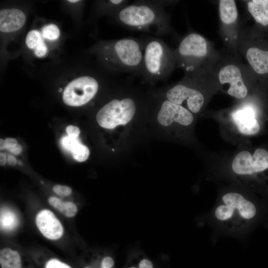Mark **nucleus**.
<instances>
[{
  "mask_svg": "<svg viewBox=\"0 0 268 268\" xmlns=\"http://www.w3.org/2000/svg\"><path fill=\"white\" fill-rule=\"evenodd\" d=\"M101 265L106 268H113L115 266V261L112 257L106 256L102 259Z\"/></svg>",
  "mask_w": 268,
  "mask_h": 268,
  "instance_id": "nucleus-28",
  "label": "nucleus"
},
{
  "mask_svg": "<svg viewBox=\"0 0 268 268\" xmlns=\"http://www.w3.org/2000/svg\"><path fill=\"white\" fill-rule=\"evenodd\" d=\"M25 41L28 48L35 49L44 40L42 35L38 31L33 30L29 31L27 34Z\"/></svg>",
  "mask_w": 268,
  "mask_h": 268,
  "instance_id": "nucleus-21",
  "label": "nucleus"
},
{
  "mask_svg": "<svg viewBox=\"0 0 268 268\" xmlns=\"http://www.w3.org/2000/svg\"><path fill=\"white\" fill-rule=\"evenodd\" d=\"M35 223L41 233L49 240L59 239L64 234L62 224L55 214L48 209H43L37 213Z\"/></svg>",
  "mask_w": 268,
  "mask_h": 268,
  "instance_id": "nucleus-13",
  "label": "nucleus"
},
{
  "mask_svg": "<svg viewBox=\"0 0 268 268\" xmlns=\"http://www.w3.org/2000/svg\"><path fill=\"white\" fill-rule=\"evenodd\" d=\"M48 51L47 47L43 41L39 45H38L34 49V54L38 57H43L45 56Z\"/></svg>",
  "mask_w": 268,
  "mask_h": 268,
  "instance_id": "nucleus-27",
  "label": "nucleus"
},
{
  "mask_svg": "<svg viewBox=\"0 0 268 268\" xmlns=\"http://www.w3.org/2000/svg\"><path fill=\"white\" fill-rule=\"evenodd\" d=\"M9 150L13 154L17 155L22 151V147L19 144H17L15 146L10 148Z\"/></svg>",
  "mask_w": 268,
  "mask_h": 268,
  "instance_id": "nucleus-31",
  "label": "nucleus"
},
{
  "mask_svg": "<svg viewBox=\"0 0 268 268\" xmlns=\"http://www.w3.org/2000/svg\"><path fill=\"white\" fill-rule=\"evenodd\" d=\"M53 191L58 195L61 197H66L70 195L71 189L67 186L56 185L53 188Z\"/></svg>",
  "mask_w": 268,
  "mask_h": 268,
  "instance_id": "nucleus-25",
  "label": "nucleus"
},
{
  "mask_svg": "<svg viewBox=\"0 0 268 268\" xmlns=\"http://www.w3.org/2000/svg\"><path fill=\"white\" fill-rule=\"evenodd\" d=\"M6 148V145L5 140L2 139H0V150H3Z\"/></svg>",
  "mask_w": 268,
  "mask_h": 268,
  "instance_id": "nucleus-34",
  "label": "nucleus"
},
{
  "mask_svg": "<svg viewBox=\"0 0 268 268\" xmlns=\"http://www.w3.org/2000/svg\"><path fill=\"white\" fill-rule=\"evenodd\" d=\"M6 162V155L3 153L0 154V164L1 166L4 165Z\"/></svg>",
  "mask_w": 268,
  "mask_h": 268,
  "instance_id": "nucleus-33",
  "label": "nucleus"
},
{
  "mask_svg": "<svg viewBox=\"0 0 268 268\" xmlns=\"http://www.w3.org/2000/svg\"><path fill=\"white\" fill-rule=\"evenodd\" d=\"M232 118L238 131L245 135H254L260 130V125L255 118V111L249 106H244L232 113Z\"/></svg>",
  "mask_w": 268,
  "mask_h": 268,
  "instance_id": "nucleus-15",
  "label": "nucleus"
},
{
  "mask_svg": "<svg viewBox=\"0 0 268 268\" xmlns=\"http://www.w3.org/2000/svg\"><path fill=\"white\" fill-rule=\"evenodd\" d=\"M267 3L268 4V0H266Z\"/></svg>",
  "mask_w": 268,
  "mask_h": 268,
  "instance_id": "nucleus-38",
  "label": "nucleus"
},
{
  "mask_svg": "<svg viewBox=\"0 0 268 268\" xmlns=\"http://www.w3.org/2000/svg\"><path fill=\"white\" fill-rule=\"evenodd\" d=\"M42 36L49 40H57L60 35V30L55 24H50L44 26L42 30Z\"/></svg>",
  "mask_w": 268,
  "mask_h": 268,
  "instance_id": "nucleus-23",
  "label": "nucleus"
},
{
  "mask_svg": "<svg viewBox=\"0 0 268 268\" xmlns=\"http://www.w3.org/2000/svg\"><path fill=\"white\" fill-rule=\"evenodd\" d=\"M205 70L193 74H185L181 81L167 89V100L181 105L186 102L190 111L198 113L204 105V97L197 87Z\"/></svg>",
  "mask_w": 268,
  "mask_h": 268,
  "instance_id": "nucleus-6",
  "label": "nucleus"
},
{
  "mask_svg": "<svg viewBox=\"0 0 268 268\" xmlns=\"http://www.w3.org/2000/svg\"><path fill=\"white\" fill-rule=\"evenodd\" d=\"M174 1L136 0L114 14L117 23L134 31L156 36L174 35L170 14L166 6Z\"/></svg>",
  "mask_w": 268,
  "mask_h": 268,
  "instance_id": "nucleus-1",
  "label": "nucleus"
},
{
  "mask_svg": "<svg viewBox=\"0 0 268 268\" xmlns=\"http://www.w3.org/2000/svg\"><path fill=\"white\" fill-rule=\"evenodd\" d=\"M74 159L78 162H83L87 159L89 155L88 147L81 143L78 144L71 152Z\"/></svg>",
  "mask_w": 268,
  "mask_h": 268,
  "instance_id": "nucleus-22",
  "label": "nucleus"
},
{
  "mask_svg": "<svg viewBox=\"0 0 268 268\" xmlns=\"http://www.w3.org/2000/svg\"><path fill=\"white\" fill-rule=\"evenodd\" d=\"M222 201L215 208L214 215L217 220L230 229L242 228L256 214L254 204L240 194L227 193L222 196Z\"/></svg>",
  "mask_w": 268,
  "mask_h": 268,
  "instance_id": "nucleus-5",
  "label": "nucleus"
},
{
  "mask_svg": "<svg viewBox=\"0 0 268 268\" xmlns=\"http://www.w3.org/2000/svg\"><path fill=\"white\" fill-rule=\"evenodd\" d=\"M26 20L25 14L18 9H2L0 11V30L11 32L21 28Z\"/></svg>",
  "mask_w": 268,
  "mask_h": 268,
  "instance_id": "nucleus-16",
  "label": "nucleus"
},
{
  "mask_svg": "<svg viewBox=\"0 0 268 268\" xmlns=\"http://www.w3.org/2000/svg\"><path fill=\"white\" fill-rule=\"evenodd\" d=\"M45 268H71L67 264L61 262L57 259L49 260L45 265Z\"/></svg>",
  "mask_w": 268,
  "mask_h": 268,
  "instance_id": "nucleus-26",
  "label": "nucleus"
},
{
  "mask_svg": "<svg viewBox=\"0 0 268 268\" xmlns=\"http://www.w3.org/2000/svg\"><path fill=\"white\" fill-rule=\"evenodd\" d=\"M215 77L222 85H227V94L235 98H245L248 92L246 74L242 65L234 60L221 63L215 72Z\"/></svg>",
  "mask_w": 268,
  "mask_h": 268,
  "instance_id": "nucleus-8",
  "label": "nucleus"
},
{
  "mask_svg": "<svg viewBox=\"0 0 268 268\" xmlns=\"http://www.w3.org/2000/svg\"><path fill=\"white\" fill-rule=\"evenodd\" d=\"M247 7L257 23L264 26L268 25V4L266 0H249Z\"/></svg>",
  "mask_w": 268,
  "mask_h": 268,
  "instance_id": "nucleus-17",
  "label": "nucleus"
},
{
  "mask_svg": "<svg viewBox=\"0 0 268 268\" xmlns=\"http://www.w3.org/2000/svg\"><path fill=\"white\" fill-rule=\"evenodd\" d=\"M136 102L131 96L114 98L98 111L96 120L101 127L112 129L131 121L136 113Z\"/></svg>",
  "mask_w": 268,
  "mask_h": 268,
  "instance_id": "nucleus-7",
  "label": "nucleus"
},
{
  "mask_svg": "<svg viewBox=\"0 0 268 268\" xmlns=\"http://www.w3.org/2000/svg\"><path fill=\"white\" fill-rule=\"evenodd\" d=\"M0 265L1 268H22V261L19 253L9 247L1 249Z\"/></svg>",
  "mask_w": 268,
  "mask_h": 268,
  "instance_id": "nucleus-18",
  "label": "nucleus"
},
{
  "mask_svg": "<svg viewBox=\"0 0 268 268\" xmlns=\"http://www.w3.org/2000/svg\"><path fill=\"white\" fill-rule=\"evenodd\" d=\"M48 202L55 209L67 217H73L77 213V206L71 201H63L60 199L52 196L49 198Z\"/></svg>",
  "mask_w": 268,
  "mask_h": 268,
  "instance_id": "nucleus-19",
  "label": "nucleus"
},
{
  "mask_svg": "<svg viewBox=\"0 0 268 268\" xmlns=\"http://www.w3.org/2000/svg\"><path fill=\"white\" fill-rule=\"evenodd\" d=\"M7 161L8 163L12 166L15 165L17 162L16 158L10 154H8L7 155Z\"/></svg>",
  "mask_w": 268,
  "mask_h": 268,
  "instance_id": "nucleus-32",
  "label": "nucleus"
},
{
  "mask_svg": "<svg viewBox=\"0 0 268 268\" xmlns=\"http://www.w3.org/2000/svg\"><path fill=\"white\" fill-rule=\"evenodd\" d=\"M100 268H101V266H100ZM84 268H93L90 267H84Z\"/></svg>",
  "mask_w": 268,
  "mask_h": 268,
  "instance_id": "nucleus-36",
  "label": "nucleus"
},
{
  "mask_svg": "<svg viewBox=\"0 0 268 268\" xmlns=\"http://www.w3.org/2000/svg\"><path fill=\"white\" fill-rule=\"evenodd\" d=\"M66 130L68 135L74 138H77L80 133L79 128L72 125L67 126Z\"/></svg>",
  "mask_w": 268,
  "mask_h": 268,
  "instance_id": "nucleus-29",
  "label": "nucleus"
},
{
  "mask_svg": "<svg viewBox=\"0 0 268 268\" xmlns=\"http://www.w3.org/2000/svg\"><path fill=\"white\" fill-rule=\"evenodd\" d=\"M99 88L98 80L93 76L85 75L70 82L65 88L63 99L71 106H80L89 102Z\"/></svg>",
  "mask_w": 268,
  "mask_h": 268,
  "instance_id": "nucleus-9",
  "label": "nucleus"
},
{
  "mask_svg": "<svg viewBox=\"0 0 268 268\" xmlns=\"http://www.w3.org/2000/svg\"><path fill=\"white\" fill-rule=\"evenodd\" d=\"M143 68L141 77L154 82L169 77L177 67L173 50L161 39L144 35Z\"/></svg>",
  "mask_w": 268,
  "mask_h": 268,
  "instance_id": "nucleus-3",
  "label": "nucleus"
},
{
  "mask_svg": "<svg viewBox=\"0 0 268 268\" xmlns=\"http://www.w3.org/2000/svg\"><path fill=\"white\" fill-rule=\"evenodd\" d=\"M177 67L192 74L205 70V64L214 60L215 54L210 42L202 35L190 32L173 50Z\"/></svg>",
  "mask_w": 268,
  "mask_h": 268,
  "instance_id": "nucleus-4",
  "label": "nucleus"
},
{
  "mask_svg": "<svg viewBox=\"0 0 268 268\" xmlns=\"http://www.w3.org/2000/svg\"><path fill=\"white\" fill-rule=\"evenodd\" d=\"M218 13L221 30L225 39L238 47L241 34L237 30L238 11L235 0L218 1Z\"/></svg>",
  "mask_w": 268,
  "mask_h": 268,
  "instance_id": "nucleus-11",
  "label": "nucleus"
},
{
  "mask_svg": "<svg viewBox=\"0 0 268 268\" xmlns=\"http://www.w3.org/2000/svg\"><path fill=\"white\" fill-rule=\"evenodd\" d=\"M17 224V218L14 213L9 210L0 211V228L3 230H10Z\"/></svg>",
  "mask_w": 268,
  "mask_h": 268,
  "instance_id": "nucleus-20",
  "label": "nucleus"
},
{
  "mask_svg": "<svg viewBox=\"0 0 268 268\" xmlns=\"http://www.w3.org/2000/svg\"><path fill=\"white\" fill-rule=\"evenodd\" d=\"M68 1L70 2H78L79 1L78 0H68Z\"/></svg>",
  "mask_w": 268,
  "mask_h": 268,
  "instance_id": "nucleus-35",
  "label": "nucleus"
},
{
  "mask_svg": "<svg viewBox=\"0 0 268 268\" xmlns=\"http://www.w3.org/2000/svg\"><path fill=\"white\" fill-rule=\"evenodd\" d=\"M103 60L114 70L141 77L143 68L144 40L125 37L103 46Z\"/></svg>",
  "mask_w": 268,
  "mask_h": 268,
  "instance_id": "nucleus-2",
  "label": "nucleus"
},
{
  "mask_svg": "<svg viewBox=\"0 0 268 268\" xmlns=\"http://www.w3.org/2000/svg\"><path fill=\"white\" fill-rule=\"evenodd\" d=\"M157 120L160 125L164 126H169L173 122L188 126L193 122L194 117L191 112L184 106L166 99L160 105L157 114Z\"/></svg>",
  "mask_w": 268,
  "mask_h": 268,
  "instance_id": "nucleus-12",
  "label": "nucleus"
},
{
  "mask_svg": "<svg viewBox=\"0 0 268 268\" xmlns=\"http://www.w3.org/2000/svg\"><path fill=\"white\" fill-rule=\"evenodd\" d=\"M6 148L8 150L17 144V141L13 138H6L5 140Z\"/></svg>",
  "mask_w": 268,
  "mask_h": 268,
  "instance_id": "nucleus-30",
  "label": "nucleus"
},
{
  "mask_svg": "<svg viewBox=\"0 0 268 268\" xmlns=\"http://www.w3.org/2000/svg\"><path fill=\"white\" fill-rule=\"evenodd\" d=\"M80 142L77 138L72 137L69 136H65L61 139V144L62 147L66 150L70 151L73 150Z\"/></svg>",
  "mask_w": 268,
  "mask_h": 268,
  "instance_id": "nucleus-24",
  "label": "nucleus"
},
{
  "mask_svg": "<svg viewBox=\"0 0 268 268\" xmlns=\"http://www.w3.org/2000/svg\"><path fill=\"white\" fill-rule=\"evenodd\" d=\"M62 91V88H59V91L61 92Z\"/></svg>",
  "mask_w": 268,
  "mask_h": 268,
  "instance_id": "nucleus-37",
  "label": "nucleus"
},
{
  "mask_svg": "<svg viewBox=\"0 0 268 268\" xmlns=\"http://www.w3.org/2000/svg\"><path fill=\"white\" fill-rule=\"evenodd\" d=\"M252 69L259 74L268 73V50L239 43L238 48Z\"/></svg>",
  "mask_w": 268,
  "mask_h": 268,
  "instance_id": "nucleus-14",
  "label": "nucleus"
},
{
  "mask_svg": "<svg viewBox=\"0 0 268 268\" xmlns=\"http://www.w3.org/2000/svg\"><path fill=\"white\" fill-rule=\"evenodd\" d=\"M232 169L237 175L250 178L268 169V152L263 148L257 149L252 156L244 150L238 153L232 163Z\"/></svg>",
  "mask_w": 268,
  "mask_h": 268,
  "instance_id": "nucleus-10",
  "label": "nucleus"
}]
</instances>
